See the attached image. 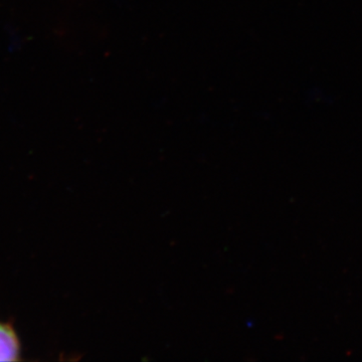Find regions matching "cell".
Here are the masks:
<instances>
[{
    "label": "cell",
    "instance_id": "obj_1",
    "mask_svg": "<svg viewBox=\"0 0 362 362\" xmlns=\"http://www.w3.org/2000/svg\"><path fill=\"white\" fill-rule=\"evenodd\" d=\"M21 344L11 322L0 321V361H21Z\"/></svg>",
    "mask_w": 362,
    "mask_h": 362
}]
</instances>
